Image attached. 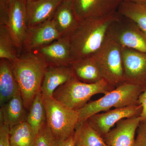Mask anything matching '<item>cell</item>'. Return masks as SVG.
Wrapping results in <instances>:
<instances>
[{
    "label": "cell",
    "mask_w": 146,
    "mask_h": 146,
    "mask_svg": "<svg viewBox=\"0 0 146 146\" xmlns=\"http://www.w3.org/2000/svg\"><path fill=\"white\" fill-rule=\"evenodd\" d=\"M92 18L81 21L68 40L70 47L72 63L93 56L99 50L107 36L110 25L119 15Z\"/></svg>",
    "instance_id": "cell-1"
},
{
    "label": "cell",
    "mask_w": 146,
    "mask_h": 146,
    "mask_svg": "<svg viewBox=\"0 0 146 146\" xmlns=\"http://www.w3.org/2000/svg\"><path fill=\"white\" fill-rule=\"evenodd\" d=\"M10 62L24 105L26 109L29 110L35 96L41 91L48 65L41 56L34 52H23Z\"/></svg>",
    "instance_id": "cell-2"
},
{
    "label": "cell",
    "mask_w": 146,
    "mask_h": 146,
    "mask_svg": "<svg viewBox=\"0 0 146 146\" xmlns=\"http://www.w3.org/2000/svg\"><path fill=\"white\" fill-rule=\"evenodd\" d=\"M145 91L141 86L125 82L99 99L88 103L79 112L78 124L86 121L90 117L112 108L125 107L137 104L139 96Z\"/></svg>",
    "instance_id": "cell-3"
},
{
    "label": "cell",
    "mask_w": 146,
    "mask_h": 146,
    "mask_svg": "<svg viewBox=\"0 0 146 146\" xmlns=\"http://www.w3.org/2000/svg\"><path fill=\"white\" fill-rule=\"evenodd\" d=\"M114 89L104 79L96 83H87L73 76L55 91L53 98L65 107L78 110L86 105L94 95H105Z\"/></svg>",
    "instance_id": "cell-4"
},
{
    "label": "cell",
    "mask_w": 146,
    "mask_h": 146,
    "mask_svg": "<svg viewBox=\"0 0 146 146\" xmlns=\"http://www.w3.org/2000/svg\"><path fill=\"white\" fill-rule=\"evenodd\" d=\"M94 56L98 63L103 79L114 88L125 82L122 47L107 35Z\"/></svg>",
    "instance_id": "cell-5"
},
{
    "label": "cell",
    "mask_w": 146,
    "mask_h": 146,
    "mask_svg": "<svg viewBox=\"0 0 146 146\" xmlns=\"http://www.w3.org/2000/svg\"><path fill=\"white\" fill-rule=\"evenodd\" d=\"M43 101L47 124L55 141H63L73 135L78 123V111L65 107L53 97L43 98Z\"/></svg>",
    "instance_id": "cell-6"
},
{
    "label": "cell",
    "mask_w": 146,
    "mask_h": 146,
    "mask_svg": "<svg viewBox=\"0 0 146 146\" xmlns=\"http://www.w3.org/2000/svg\"><path fill=\"white\" fill-rule=\"evenodd\" d=\"M107 35L122 47L146 52V32L134 21L119 13L110 25Z\"/></svg>",
    "instance_id": "cell-7"
},
{
    "label": "cell",
    "mask_w": 146,
    "mask_h": 146,
    "mask_svg": "<svg viewBox=\"0 0 146 146\" xmlns=\"http://www.w3.org/2000/svg\"><path fill=\"white\" fill-rule=\"evenodd\" d=\"M142 109L138 104L115 108L95 114L87 121L104 137L121 120L140 116Z\"/></svg>",
    "instance_id": "cell-8"
},
{
    "label": "cell",
    "mask_w": 146,
    "mask_h": 146,
    "mask_svg": "<svg viewBox=\"0 0 146 146\" xmlns=\"http://www.w3.org/2000/svg\"><path fill=\"white\" fill-rule=\"evenodd\" d=\"M125 82L146 90V52L122 47Z\"/></svg>",
    "instance_id": "cell-9"
},
{
    "label": "cell",
    "mask_w": 146,
    "mask_h": 146,
    "mask_svg": "<svg viewBox=\"0 0 146 146\" xmlns=\"http://www.w3.org/2000/svg\"><path fill=\"white\" fill-rule=\"evenodd\" d=\"M121 0H73V7L80 21L115 15Z\"/></svg>",
    "instance_id": "cell-10"
},
{
    "label": "cell",
    "mask_w": 146,
    "mask_h": 146,
    "mask_svg": "<svg viewBox=\"0 0 146 146\" xmlns=\"http://www.w3.org/2000/svg\"><path fill=\"white\" fill-rule=\"evenodd\" d=\"M6 26L20 55L27 30L26 0H13L10 5L9 19Z\"/></svg>",
    "instance_id": "cell-11"
},
{
    "label": "cell",
    "mask_w": 146,
    "mask_h": 146,
    "mask_svg": "<svg viewBox=\"0 0 146 146\" xmlns=\"http://www.w3.org/2000/svg\"><path fill=\"white\" fill-rule=\"evenodd\" d=\"M60 38L52 20L27 30L23 52H32Z\"/></svg>",
    "instance_id": "cell-12"
},
{
    "label": "cell",
    "mask_w": 146,
    "mask_h": 146,
    "mask_svg": "<svg viewBox=\"0 0 146 146\" xmlns=\"http://www.w3.org/2000/svg\"><path fill=\"white\" fill-rule=\"evenodd\" d=\"M141 122L140 116L121 120L104 137L105 141L110 146H133Z\"/></svg>",
    "instance_id": "cell-13"
},
{
    "label": "cell",
    "mask_w": 146,
    "mask_h": 146,
    "mask_svg": "<svg viewBox=\"0 0 146 146\" xmlns=\"http://www.w3.org/2000/svg\"><path fill=\"white\" fill-rule=\"evenodd\" d=\"M63 0L26 1L27 29L52 20L55 12Z\"/></svg>",
    "instance_id": "cell-14"
},
{
    "label": "cell",
    "mask_w": 146,
    "mask_h": 146,
    "mask_svg": "<svg viewBox=\"0 0 146 146\" xmlns=\"http://www.w3.org/2000/svg\"><path fill=\"white\" fill-rule=\"evenodd\" d=\"M48 66H70L72 63L70 47L68 39L60 38L33 51Z\"/></svg>",
    "instance_id": "cell-15"
},
{
    "label": "cell",
    "mask_w": 146,
    "mask_h": 146,
    "mask_svg": "<svg viewBox=\"0 0 146 146\" xmlns=\"http://www.w3.org/2000/svg\"><path fill=\"white\" fill-rule=\"evenodd\" d=\"M52 21L60 38L68 39L78 26L80 21L73 7V0H63L56 11Z\"/></svg>",
    "instance_id": "cell-16"
},
{
    "label": "cell",
    "mask_w": 146,
    "mask_h": 146,
    "mask_svg": "<svg viewBox=\"0 0 146 146\" xmlns=\"http://www.w3.org/2000/svg\"><path fill=\"white\" fill-rule=\"evenodd\" d=\"M73 76L70 66H48L45 72L41 92L43 98H52L55 91Z\"/></svg>",
    "instance_id": "cell-17"
},
{
    "label": "cell",
    "mask_w": 146,
    "mask_h": 146,
    "mask_svg": "<svg viewBox=\"0 0 146 146\" xmlns=\"http://www.w3.org/2000/svg\"><path fill=\"white\" fill-rule=\"evenodd\" d=\"M70 66L73 76L82 82L95 83L103 79L99 65L94 56L73 61Z\"/></svg>",
    "instance_id": "cell-18"
},
{
    "label": "cell",
    "mask_w": 146,
    "mask_h": 146,
    "mask_svg": "<svg viewBox=\"0 0 146 146\" xmlns=\"http://www.w3.org/2000/svg\"><path fill=\"white\" fill-rule=\"evenodd\" d=\"M26 110L23 100L19 91L8 102L1 106L0 118L11 129L26 121L27 115Z\"/></svg>",
    "instance_id": "cell-19"
},
{
    "label": "cell",
    "mask_w": 146,
    "mask_h": 146,
    "mask_svg": "<svg viewBox=\"0 0 146 146\" xmlns=\"http://www.w3.org/2000/svg\"><path fill=\"white\" fill-rule=\"evenodd\" d=\"M20 91L10 61L0 59V104L2 106Z\"/></svg>",
    "instance_id": "cell-20"
},
{
    "label": "cell",
    "mask_w": 146,
    "mask_h": 146,
    "mask_svg": "<svg viewBox=\"0 0 146 146\" xmlns=\"http://www.w3.org/2000/svg\"><path fill=\"white\" fill-rule=\"evenodd\" d=\"M74 136L75 146H110L87 121L78 124Z\"/></svg>",
    "instance_id": "cell-21"
},
{
    "label": "cell",
    "mask_w": 146,
    "mask_h": 146,
    "mask_svg": "<svg viewBox=\"0 0 146 146\" xmlns=\"http://www.w3.org/2000/svg\"><path fill=\"white\" fill-rule=\"evenodd\" d=\"M29 110L26 121L37 135L47 124L46 114L41 91L35 96Z\"/></svg>",
    "instance_id": "cell-22"
},
{
    "label": "cell",
    "mask_w": 146,
    "mask_h": 146,
    "mask_svg": "<svg viewBox=\"0 0 146 146\" xmlns=\"http://www.w3.org/2000/svg\"><path fill=\"white\" fill-rule=\"evenodd\" d=\"M9 136L11 146H33L37 134L25 121L11 127Z\"/></svg>",
    "instance_id": "cell-23"
},
{
    "label": "cell",
    "mask_w": 146,
    "mask_h": 146,
    "mask_svg": "<svg viewBox=\"0 0 146 146\" xmlns=\"http://www.w3.org/2000/svg\"><path fill=\"white\" fill-rule=\"evenodd\" d=\"M118 12L134 21L146 32V5L122 1Z\"/></svg>",
    "instance_id": "cell-24"
},
{
    "label": "cell",
    "mask_w": 146,
    "mask_h": 146,
    "mask_svg": "<svg viewBox=\"0 0 146 146\" xmlns=\"http://www.w3.org/2000/svg\"><path fill=\"white\" fill-rule=\"evenodd\" d=\"M20 56L6 26L0 25V59L12 61Z\"/></svg>",
    "instance_id": "cell-25"
},
{
    "label": "cell",
    "mask_w": 146,
    "mask_h": 146,
    "mask_svg": "<svg viewBox=\"0 0 146 146\" xmlns=\"http://www.w3.org/2000/svg\"><path fill=\"white\" fill-rule=\"evenodd\" d=\"M55 139L47 124L37 134L33 146H54Z\"/></svg>",
    "instance_id": "cell-26"
},
{
    "label": "cell",
    "mask_w": 146,
    "mask_h": 146,
    "mask_svg": "<svg viewBox=\"0 0 146 146\" xmlns=\"http://www.w3.org/2000/svg\"><path fill=\"white\" fill-rule=\"evenodd\" d=\"M10 128L0 118V146H11L10 141Z\"/></svg>",
    "instance_id": "cell-27"
},
{
    "label": "cell",
    "mask_w": 146,
    "mask_h": 146,
    "mask_svg": "<svg viewBox=\"0 0 146 146\" xmlns=\"http://www.w3.org/2000/svg\"><path fill=\"white\" fill-rule=\"evenodd\" d=\"M9 11L10 5L8 0H0V25H7Z\"/></svg>",
    "instance_id": "cell-28"
},
{
    "label": "cell",
    "mask_w": 146,
    "mask_h": 146,
    "mask_svg": "<svg viewBox=\"0 0 146 146\" xmlns=\"http://www.w3.org/2000/svg\"><path fill=\"white\" fill-rule=\"evenodd\" d=\"M136 139L141 146H146V123L141 122L137 130Z\"/></svg>",
    "instance_id": "cell-29"
},
{
    "label": "cell",
    "mask_w": 146,
    "mask_h": 146,
    "mask_svg": "<svg viewBox=\"0 0 146 146\" xmlns=\"http://www.w3.org/2000/svg\"><path fill=\"white\" fill-rule=\"evenodd\" d=\"M138 104L141 106L142 108L140 115L141 122L146 123V90L142 92L139 96Z\"/></svg>",
    "instance_id": "cell-30"
},
{
    "label": "cell",
    "mask_w": 146,
    "mask_h": 146,
    "mask_svg": "<svg viewBox=\"0 0 146 146\" xmlns=\"http://www.w3.org/2000/svg\"><path fill=\"white\" fill-rule=\"evenodd\" d=\"M74 133L63 141H55L54 146H75Z\"/></svg>",
    "instance_id": "cell-31"
},
{
    "label": "cell",
    "mask_w": 146,
    "mask_h": 146,
    "mask_svg": "<svg viewBox=\"0 0 146 146\" xmlns=\"http://www.w3.org/2000/svg\"><path fill=\"white\" fill-rule=\"evenodd\" d=\"M122 1L130 2L146 5V0H121Z\"/></svg>",
    "instance_id": "cell-32"
},
{
    "label": "cell",
    "mask_w": 146,
    "mask_h": 146,
    "mask_svg": "<svg viewBox=\"0 0 146 146\" xmlns=\"http://www.w3.org/2000/svg\"><path fill=\"white\" fill-rule=\"evenodd\" d=\"M133 146H141L139 142H138V141H137L136 139V140H135V143H134V145H133Z\"/></svg>",
    "instance_id": "cell-33"
},
{
    "label": "cell",
    "mask_w": 146,
    "mask_h": 146,
    "mask_svg": "<svg viewBox=\"0 0 146 146\" xmlns=\"http://www.w3.org/2000/svg\"><path fill=\"white\" fill-rule=\"evenodd\" d=\"M9 2V5L11 4V3L13 1V0H8Z\"/></svg>",
    "instance_id": "cell-34"
},
{
    "label": "cell",
    "mask_w": 146,
    "mask_h": 146,
    "mask_svg": "<svg viewBox=\"0 0 146 146\" xmlns=\"http://www.w3.org/2000/svg\"><path fill=\"white\" fill-rule=\"evenodd\" d=\"M26 1H32V0H26Z\"/></svg>",
    "instance_id": "cell-35"
}]
</instances>
